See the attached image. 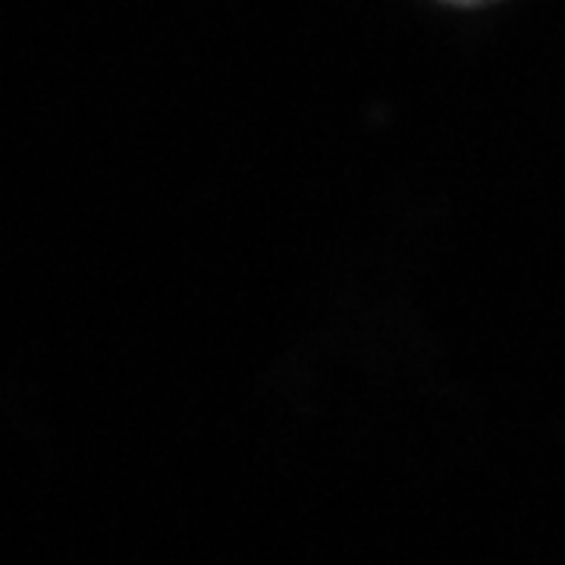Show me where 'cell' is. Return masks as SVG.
<instances>
[{"mask_svg":"<svg viewBox=\"0 0 565 565\" xmlns=\"http://www.w3.org/2000/svg\"><path fill=\"white\" fill-rule=\"evenodd\" d=\"M456 3H481V0H456Z\"/></svg>","mask_w":565,"mask_h":565,"instance_id":"cell-1","label":"cell"}]
</instances>
